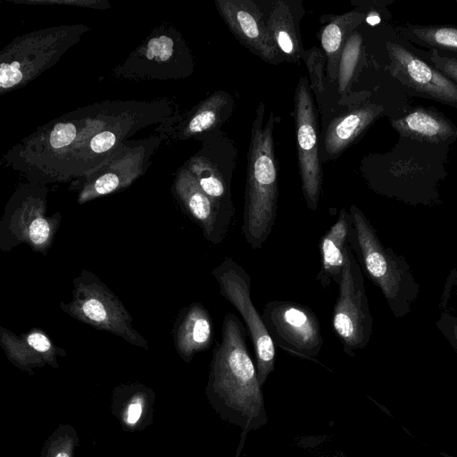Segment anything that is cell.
<instances>
[{"instance_id":"1","label":"cell","mask_w":457,"mask_h":457,"mask_svg":"<svg viewBox=\"0 0 457 457\" xmlns=\"http://www.w3.org/2000/svg\"><path fill=\"white\" fill-rule=\"evenodd\" d=\"M262 386L244 327L234 313L228 312L221 340L213 350L207 391L221 420L241 429L235 457H240L247 435L268 423Z\"/></svg>"},{"instance_id":"2","label":"cell","mask_w":457,"mask_h":457,"mask_svg":"<svg viewBox=\"0 0 457 457\" xmlns=\"http://www.w3.org/2000/svg\"><path fill=\"white\" fill-rule=\"evenodd\" d=\"M263 116L264 105L260 104L252 127L243 212V235L253 250L261 249L272 231L278 196L273 139L275 118L270 112L263 127Z\"/></svg>"},{"instance_id":"3","label":"cell","mask_w":457,"mask_h":457,"mask_svg":"<svg viewBox=\"0 0 457 457\" xmlns=\"http://www.w3.org/2000/svg\"><path fill=\"white\" fill-rule=\"evenodd\" d=\"M339 293L334 305L332 328L344 352L353 356L364 348L372 333V318L361 267L348 243L338 284Z\"/></svg>"},{"instance_id":"4","label":"cell","mask_w":457,"mask_h":457,"mask_svg":"<svg viewBox=\"0 0 457 457\" xmlns=\"http://www.w3.org/2000/svg\"><path fill=\"white\" fill-rule=\"evenodd\" d=\"M220 295L230 303L244 320L255 353L257 375L262 386L275 369L276 345L262 315L251 298V278L232 258H225L212 271Z\"/></svg>"},{"instance_id":"5","label":"cell","mask_w":457,"mask_h":457,"mask_svg":"<svg viewBox=\"0 0 457 457\" xmlns=\"http://www.w3.org/2000/svg\"><path fill=\"white\" fill-rule=\"evenodd\" d=\"M262 317L277 347L290 355L320 362L323 338L319 319L311 308L276 300L264 305Z\"/></svg>"},{"instance_id":"6","label":"cell","mask_w":457,"mask_h":457,"mask_svg":"<svg viewBox=\"0 0 457 457\" xmlns=\"http://www.w3.org/2000/svg\"><path fill=\"white\" fill-rule=\"evenodd\" d=\"M350 214L352 228L349 244L358 253L370 278L381 289L391 308L395 310L396 301L406 283V275L395 256L381 244L363 212L352 205Z\"/></svg>"},{"instance_id":"7","label":"cell","mask_w":457,"mask_h":457,"mask_svg":"<svg viewBox=\"0 0 457 457\" xmlns=\"http://www.w3.org/2000/svg\"><path fill=\"white\" fill-rule=\"evenodd\" d=\"M298 166L302 192L310 211L319 205L322 170L318 154V123L306 78H301L295 96Z\"/></svg>"},{"instance_id":"8","label":"cell","mask_w":457,"mask_h":457,"mask_svg":"<svg viewBox=\"0 0 457 457\" xmlns=\"http://www.w3.org/2000/svg\"><path fill=\"white\" fill-rule=\"evenodd\" d=\"M67 312L91 326L115 333L130 343H145L131 328L130 317L122 304L96 282L77 283L74 299Z\"/></svg>"},{"instance_id":"9","label":"cell","mask_w":457,"mask_h":457,"mask_svg":"<svg viewBox=\"0 0 457 457\" xmlns=\"http://www.w3.org/2000/svg\"><path fill=\"white\" fill-rule=\"evenodd\" d=\"M388 70L401 84L428 97L457 105V83L403 46L388 42Z\"/></svg>"},{"instance_id":"10","label":"cell","mask_w":457,"mask_h":457,"mask_svg":"<svg viewBox=\"0 0 457 457\" xmlns=\"http://www.w3.org/2000/svg\"><path fill=\"white\" fill-rule=\"evenodd\" d=\"M217 10L233 35L262 60L278 64L283 58L258 6L250 0H217Z\"/></svg>"},{"instance_id":"11","label":"cell","mask_w":457,"mask_h":457,"mask_svg":"<svg viewBox=\"0 0 457 457\" xmlns=\"http://www.w3.org/2000/svg\"><path fill=\"white\" fill-rule=\"evenodd\" d=\"M176 188L191 217L200 225L206 240L218 245L224 240L233 216L213 202L200 187L190 170L179 174Z\"/></svg>"},{"instance_id":"12","label":"cell","mask_w":457,"mask_h":457,"mask_svg":"<svg viewBox=\"0 0 457 457\" xmlns=\"http://www.w3.org/2000/svg\"><path fill=\"white\" fill-rule=\"evenodd\" d=\"M383 107L369 104L334 119L328 125L324 146L328 159H335L379 116Z\"/></svg>"},{"instance_id":"13","label":"cell","mask_w":457,"mask_h":457,"mask_svg":"<svg viewBox=\"0 0 457 457\" xmlns=\"http://www.w3.org/2000/svg\"><path fill=\"white\" fill-rule=\"evenodd\" d=\"M351 228V214L342 210L337 221L320 240L321 268L316 280L323 288H327L332 281L339 284Z\"/></svg>"},{"instance_id":"14","label":"cell","mask_w":457,"mask_h":457,"mask_svg":"<svg viewBox=\"0 0 457 457\" xmlns=\"http://www.w3.org/2000/svg\"><path fill=\"white\" fill-rule=\"evenodd\" d=\"M393 127L403 137L430 144H439L457 136V129L444 116L418 108L392 120Z\"/></svg>"},{"instance_id":"15","label":"cell","mask_w":457,"mask_h":457,"mask_svg":"<svg viewBox=\"0 0 457 457\" xmlns=\"http://www.w3.org/2000/svg\"><path fill=\"white\" fill-rule=\"evenodd\" d=\"M266 24L283 60L299 63L304 51L300 40L298 19L289 1L274 2Z\"/></svg>"},{"instance_id":"16","label":"cell","mask_w":457,"mask_h":457,"mask_svg":"<svg viewBox=\"0 0 457 457\" xmlns=\"http://www.w3.org/2000/svg\"><path fill=\"white\" fill-rule=\"evenodd\" d=\"M213 341V323L208 311L199 303L185 312L177 330L176 343L186 358L209 348Z\"/></svg>"},{"instance_id":"17","label":"cell","mask_w":457,"mask_h":457,"mask_svg":"<svg viewBox=\"0 0 457 457\" xmlns=\"http://www.w3.org/2000/svg\"><path fill=\"white\" fill-rule=\"evenodd\" d=\"M364 14L356 11L334 16L321 30L320 42L327 58V71L330 79L338 76L339 61L351 33L362 22Z\"/></svg>"},{"instance_id":"18","label":"cell","mask_w":457,"mask_h":457,"mask_svg":"<svg viewBox=\"0 0 457 457\" xmlns=\"http://www.w3.org/2000/svg\"><path fill=\"white\" fill-rule=\"evenodd\" d=\"M190 172L203 191L226 212L234 216L235 208L229 187L214 165L205 159H195L191 164Z\"/></svg>"},{"instance_id":"19","label":"cell","mask_w":457,"mask_h":457,"mask_svg":"<svg viewBox=\"0 0 457 457\" xmlns=\"http://www.w3.org/2000/svg\"><path fill=\"white\" fill-rule=\"evenodd\" d=\"M229 96L220 91L211 96L189 120L186 132L188 136L211 129L218 124Z\"/></svg>"},{"instance_id":"20","label":"cell","mask_w":457,"mask_h":457,"mask_svg":"<svg viewBox=\"0 0 457 457\" xmlns=\"http://www.w3.org/2000/svg\"><path fill=\"white\" fill-rule=\"evenodd\" d=\"M18 225L21 228L23 238L31 245L43 248L48 245L52 237L50 221L37 211H23L19 216Z\"/></svg>"},{"instance_id":"21","label":"cell","mask_w":457,"mask_h":457,"mask_svg":"<svg viewBox=\"0 0 457 457\" xmlns=\"http://www.w3.org/2000/svg\"><path fill=\"white\" fill-rule=\"evenodd\" d=\"M411 31L421 42L457 53V28L445 26L413 27Z\"/></svg>"},{"instance_id":"22","label":"cell","mask_w":457,"mask_h":457,"mask_svg":"<svg viewBox=\"0 0 457 457\" xmlns=\"http://www.w3.org/2000/svg\"><path fill=\"white\" fill-rule=\"evenodd\" d=\"M361 46V37L359 33H353L343 49L338 68V80L340 91H344L353 78Z\"/></svg>"},{"instance_id":"23","label":"cell","mask_w":457,"mask_h":457,"mask_svg":"<svg viewBox=\"0 0 457 457\" xmlns=\"http://www.w3.org/2000/svg\"><path fill=\"white\" fill-rule=\"evenodd\" d=\"M303 59L308 68L313 90L321 93L324 89L326 56H323L318 48L312 47L309 51H304Z\"/></svg>"},{"instance_id":"24","label":"cell","mask_w":457,"mask_h":457,"mask_svg":"<svg viewBox=\"0 0 457 457\" xmlns=\"http://www.w3.org/2000/svg\"><path fill=\"white\" fill-rule=\"evenodd\" d=\"M173 40L167 36L153 37L146 46V57L149 60L164 62L173 54Z\"/></svg>"},{"instance_id":"25","label":"cell","mask_w":457,"mask_h":457,"mask_svg":"<svg viewBox=\"0 0 457 457\" xmlns=\"http://www.w3.org/2000/svg\"><path fill=\"white\" fill-rule=\"evenodd\" d=\"M77 135L76 126L72 122H59L50 133L49 145L53 149H60L71 145Z\"/></svg>"},{"instance_id":"26","label":"cell","mask_w":457,"mask_h":457,"mask_svg":"<svg viewBox=\"0 0 457 457\" xmlns=\"http://www.w3.org/2000/svg\"><path fill=\"white\" fill-rule=\"evenodd\" d=\"M430 61L434 68L457 83V58L444 56L439 54L436 51H432L430 54Z\"/></svg>"},{"instance_id":"27","label":"cell","mask_w":457,"mask_h":457,"mask_svg":"<svg viewBox=\"0 0 457 457\" xmlns=\"http://www.w3.org/2000/svg\"><path fill=\"white\" fill-rule=\"evenodd\" d=\"M116 143V135L110 130H104L96 136L90 141V148L96 154H101L109 151Z\"/></svg>"},{"instance_id":"28","label":"cell","mask_w":457,"mask_h":457,"mask_svg":"<svg viewBox=\"0 0 457 457\" xmlns=\"http://www.w3.org/2000/svg\"><path fill=\"white\" fill-rule=\"evenodd\" d=\"M142 413V405L140 403H133L128 408L127 420L129 424H135Z\"/></svg>"},{"instance_id":"29","label":"cell","mask_w":457,"mask_h":457,"mask_svg":"<svg viewBox=\"0 0 457 457\" xmlns=\"http://www.w3.org/2000/svg\"><path fill=\"white\" fill-rule=\"evenodd\" d=\"M366 21L370 25H375L379 22L380 19L376 12H371L367 16Z\"/></svg>"},{"instance_id":"30","label":"cell","mask_w":457,"mask_h":457,"mask_svg":"<svg viewBox=\"0 0 457 457\" xmlns=\"http://www.w3.org/2000/svg\"><path fill=\"white\" fill-rule=\"evenodd\" d=\"M55 457H70V455L66 452L58 453Z\"/></svg>"},{"instance_id":"31","label":"cell","mask_w":457,"mask_h":457,"mask_svg":"<svg viewBox=\"0 0 457 457\" xmlns=\"http://www.w3.org/2000/svg\"><path fill=\"white\" fill-rule=\"evenodd\" d=\"M454 335H455V338H456V340H457V325H456V327H455V328H454Z\"/></svg>"}]
</instances>
